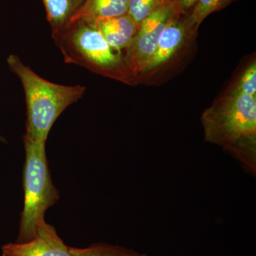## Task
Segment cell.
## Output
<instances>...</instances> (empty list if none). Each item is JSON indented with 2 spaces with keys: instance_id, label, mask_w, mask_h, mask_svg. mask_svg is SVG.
<instances>
[{
  "instance_id": "cell-1",
  "label": "cell",
  "mask_w": 256,
  "mask_h": 256,
  "mask_svg": "<svg viewBox=\"0 0 256 256\" xmlns=\"http://www.w3.org/2000/svg\"><path fill=\"white\" fill-rule=\"evenodd\" d=\"M52 38L66 63L124 84H131L136 78L128 68L124 56L110 46L92 20H72L65 28L52 32Z\"/></svg>"
},
{
  "instance_id": "cell-2",
  "label": "cell",
  "mask_w": 256,
  "mask_h": 256,
  "mask_svg": "<svg viewBox=\"0 0 256 256\" xmlns=\"http://www.w3.org/2000/svg\"><path fill=\"white\" fill-rule=\"evenodd\" d=\"M9 68L20 79L26 104V133L33 139L46 142L56 120L68 106L82 98L86 87L48 82L35 73L18 56L6 58Z\"/></svg>"
},
{
  "instance_id": "cell-3",
  "label": "cell",
  "mask_w": 256,
  "mask_h": 256,
  "mask_svg": "<svg viewBox=\"0 0 256 256\" xmlns=\"http://www.w3.org/2000/svg\"><path fill=\"white\" fill-rule=\"evenodd\" d=\"M24 201L16 242L34 238L38 226L45 222V213L60 200V192L50 178L46 154V142L24 134Z\"/></svg>"
},
{
  "instance_id": "cell-4",
  "label": "cell",
  "mask_w": 256,
  "mask_h": 256,
  "mask_svg": "<svg viewBox=\"0 0 256 256\" xmlns=\"http://www.w3.org/2000/svg\"><path fill=\"white\" fill-rule=\"evenodd\" d=\"M202 122L205 140L224 150L256 138V97L230 92L204 112Z\"/></svg>"
},
{
  "instance_id": "cell-5",
  "label": "cell",
  "mask_w": 256,
  "mask_h": 256,
  "mask_svg": "<svg viewBox=\"0 0 256 256\" xmlns=\"http://www.w3.org/2000/svg\"><path fill=\"white\" fill-rule=\"evenodd\" d=\"M180 14H182L178 10L166 0L162 6L139 25L137 33L126 48L124 56L128 68L134 76L144 72L156 52L163 32Z\"/></svg>"
},
{
  "instance_id": "cell-6",
  "label": "cell",
  "mask_w": 256,
  "mask_h": 256,
  "mask_svg": "<svg viewBox=\"0 0 256 256\" xmlns=\"http://www.w3.org/2000/svg\"><path fill=\"white\" fill-rule=\"evenodd\" d=\"M2 256H72L69 246L58 236L54 227L40 224L34 238L24 242H10L2 247Z\"/></svg>"
},
{
  "instance_id": "cell-7",
  "label": "cell",
  "mask_w": 256,
  "mask_h": 256,
  "mask_svg": "<svg viewBox=\"0 0 256 256\" xmlns=\"http://www.w3.org/2000/svg\"><path fill=\"white\" fill-rule=\"evenodd\" d=\"M192 34L186 14L178 15L163 32L156 52L142 74L156 70L166 64L182 46L185 38Z\"/></svg>"
},
{
  "instance_id": "cell-8",
  "label": "cell",
  "mask_w": 256,
  "mask_h": 256,
  "mask_svg": "<svg viewBox=\"0 0 256 256\" xmlns=\"http://www.w3.org/2000/svg\"><path fill=\"white\" fill-rule=\"evenodd\" d=\"M94 22L106 42L120 52L129 46L139 28L128 14Z\"/></svg>"
},
{
  "instance_id": "cell-9",
  "label": "cell",
  "mask_w": 256,
  "mask_h": 256,
  "mask_svg": "<svg viewBox=\"0 0 256 256\" xmlns=\"http://www.w3.org/2000/svg\"><path fill=\"white\" fill-rule=\"evenodd\" d=\"M128 0H86L72 20L84 18L97 21L117 18L128 14Z\"/></svg>"
},
{
  "instance_id": "cell-10",
  "label": "cell",
  "mask_w": 256,
  "mask_h": 256,
  "mask_svg": "<svg viewBox=\"0 0 256 256\" xmlns=\"http://www.w3.org/2000/svg\"><path fill=\"white\" fill-rule=\"evenodd\" d=\"M52 32L65 28L78 12L86 0H42Z\"/></svg>"
},
{
  "instance_id": "cell-11",
  "label": "cell",
  "mask_w": 256,
  "mask_h": 256,
  "mask_svg": "<svg viewBox=\"0 0 256 256\" xmlns=\"http://www.w3.org/2000/svg\"><path fill=\"white\" fill-rule=\"evenodd\" d=\"M234 0H196L193 8L186 15V22L192 34L200 25L212 13L224 9Z\"/></svg>"
},
{
  "instance_id": "cell-12",
  "label": "cell",
  "mask_w": 256,
  "mask_h": 256,
  "mask_svg": "<svg viewBox=\"0 0 256 256\" xmlns=\"http://www.w3.org/2000/svg\"><path fill=\"white\" fill-rule=\"evenodd\" d=\"M72 256H134L136 250L120 246L97 244L84 248L69 247Z\"/></svg>"
},
{
  "instance_id": "cell-13",
  "label": "cell",
  "mask_w": 256,
  "mask_h": 256,
  "mask_svg": "<svg viewBox=\"0 0 256 256\" xmlns=\"http://www.w3.org/2000/svg\"><path fill=\"white\" fill-rule=\"evenodd\" d=\"M166 0H128V14L138 26L143 20L152 14Z\"/></svg>"
},
{
  "instance_id": "cell-14",
  "label": "cell",
  "mask_w": 256,
  "mask_h": 256,
  "mask_svg": "<svg viewBox=\"0 0 256 256\" xmlns=\"http://www.w3.org/2000/svg\"><path fill=\"white\" fill-rule=\"evenodd\" d=\"M230 94H244V95L256 96V64H250L242 73L236 86Z\"/></svg>"
},
{
  "instance_id": "cell-15",
  "label": "cell",
  "mask_w": 256,
  "mask_h": 256,
  "mask_svg": "<svg viewBox=\"0 0 256 256\" xmlns=\"http://www.w3.org/2000/svg\"><path fill=\"white\" fill-rule=\"evenodd\" d=\"M182 14H188L196 0H168Z\"/></svg>"
},
{
  "instance_id": "cell-16",
  "label": "cell",
  "mask_w": 256,
  "mask_h": 256,
  "mask_svg": "<svg viewBox=\"0 0 256 256\" xmlns=\"http://www.w3.org/2000/svg\"><path fill=\"white\" fill-rule=\"evenodd\" d=\"M134 256H146V254H141V252H138L137 254Z\"/></svg>"
},
{
  "instance_id": "cell-17",
  "label": "cell",
  "mask_w": 256,
  "mask_h": 256,
  "mask_svg": "<svg viewBox=\"0 0 256 256\" xmlns=\"http://www.w3.org/2000/svg\"><path fill=\"white\" fill-rule=\"evenodd\" d=\"M0 142H5V140L4 139V138H3L2 136H0Z\"/></svg>"
}]
</instances>
